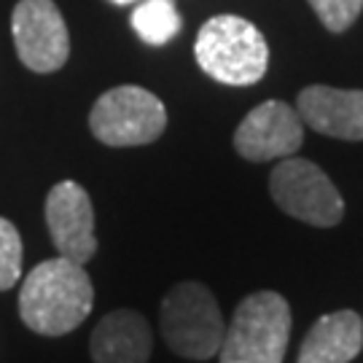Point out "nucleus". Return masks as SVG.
I'll use <instances>...</instances> for the list:
<instances>
[{"label": "nucleus", "mask_w": 363, "mask_h": 363, "mask_svg": "<svg viewBox=\"0 0 363 363\" xmlns=\"http://www.w3.org/2000/svg\"><path fill=\"white\" fill-rule=\"evenodd\" d=\"M94 288L84 264L57 256L40 261L19 288V315L30 331L62 337L89 318Z\"/></svg>", "instance_id": "obj_1"}, {"label": "nucleus", "mask_w": 363, "mask_h": 363, "mask_svg": "<svg viewBox=\"0 0 363 363\" xmlns=\"http://www.w3.org/2000/svg\"><path fill=\"white\" fill-rule=\"evenodd\" d=\"M194 54L199 67L226 86H250L269 67V46L261 30L234 13L213 16L199 27Z\"/></svg>", "instance_id": "obj_2"}, {"label": "nucleus", "mask_w": 363, "mask_h": 363, "mask_svg": "<svg viewBox=\"0 0 363 363\" xmlns=\"http://www.w3.org/2000/svg\"><path fill=\"white\" fill-rule=\"evenodd\" d=\"M291 337V307L280 294L242 298L220 342V363H283Z\"/></svg>", "instance_id": "obj_3"}, {"label": "nucleus", "mask_w": 363, "mask_h": 363, "mask_svg": "<svg viewBox=\"0 0 363 363\" xmlns=\"http://www.w3.org/2000/svg\"><path fill=\"white\" fill-rule=\"evenodd\" d=\"M162 334L181 358H213L226 334L216 296L202 283H178L162 301Z\"/></svg>", "instance_id": "obj_4"}, {"label": "nucleus", "mask_w": 363, "mask_h": 363, "mask_svg": "<svg viewBox=\"0 0 363 363\" xmlns=\"http://www.w3.org/2000/svg\"><path fill=\"white\" fill-rule=\"evenodd\" d=\"M164 127H167L164 103L154 91L132 84L108 89L89 113L91 135L100 143L113 148L154 143L162 138Z\"/></svg>", "instance_id": "obj_5"}, {"label": "nucleus", "mask_w": 363, "mask_h": 363, "mask_svg": "<svg viewBox=\"0 0 363 363\" xmlns=\"http://www.w3.org/2000/svg\"><path fill=\"white\" fill-rule=\"evenodd\" d=\"M269 194L291 218L310 226H337L345 216V199L323 169L310 159L286 156L269 175Z\"/></svg>", "instance_id": "obj_6"}, {"label": "nucleus", "mask_w": 363, "mask_h": 363, "mask_svg": "<svg viewBox=\"0 0 363 363\" xmlns=\"http://www.w3.org/2000/svg\"><path fill=\"white\" fill-rule=\"evenodd\" d=\"M11 35L22 65L54 73L70 57V35L54 0H19L11 13Z\"/></svg>", "instance_id": "obj_7"}, {"label": "nucleus", "mask_w": 363, "mask_h": 363, "mask_svg": "<svg viewBox=\"0 0 363 363\" xmlns=\"http://www.w3.org/2000/svg\"><path fill=\"white\" fill-rule=\"evenodd\" d=\"M304 143V121L283 100L256 105L234 132V151L247 162H272L294 156Z\"/></svg>", "instance_id": "obj_8"}, {"label": "nucleus", "mask_w": 363, "mask_h": 363, "mask_svg": "<svg viewBox=\"0 0 363 363\" xmlns=\"http://www.w3.org/2000/svg\"><path fill=\"white\" fill-rule=\"evenodd\" d=\"M46 226L60 256L86 264L97 253L94 208L84 186L73 181L57 183L46 196Z\"/></svg>", "instance_id": "obj_9"}, {"label": "nucleus", "mask_w": 363, "mask_h": 363, "mask_svg": "<svg viewBox=\"0 0 363 363\" xmlns=\"http://www.w3.org/2000/svg\"><path fill=\"white\" fill-rule=\"evenodd\" d=\"M298 116L320 135L339 140H363V89L307 86L298 91Z\"/></svg>", "instance_id": "obj_10"}, {"label": "nucleus", "mask_w": 363, "mask_h": 363, "mask_svg": "<svg viewBox=\"0 0 363 363\" xmlns=\"http://www.w3.org/2000/svg\"><path fill=\"white\" fill-rule=\"evenodd\" d=\"M154 347L151 328L140 312H108L91 331V361L94 363H145Z\"/></svg>", "instance_id": "obj_11"}, {"label": "nucleus", "mask_w": 363, "mask_h": 363, "mask_svg": "<svg viewBox=\"0 0 363 363\" xmlns=\"http://www.w3.org/2000/svg\"><path fill=\"white\" fill-rule=\"evenodd\" d=\"M363 347V320L358 312L323 315L301 342L296 363H350Z\"/></svg>", "instance_id": "obj_12"}, {"label": "nucleus", "mask_w": 363, "mask_h": 363, "mask_svg": "<svg viewBox=\"0 0 363 363\" xmlns=\"http://www.w3.org/2000/svg\"><path fill=\"white\" fill-rule=\"evenodd\" d=\"M132 27L145 43L164 46L181 33V13L175 0H143L132 11Z\"/></svg>", "instance_id": "obj_13"}, {"label": "nucleus", "mask_w": 363, "mask_h": 363, "mask_svg": "<svg viewBox=\"0 0 363 363\" xmlns=\"http://www.w3.org/2000/svg\"><path fill=\"white\" fill-rule=\"evenodd\" d=\"M22 277V237L9 218H0V291H9Z\"/></svg>", "instance_id": "obj_14"}, {"label": "nucleus", "mask_w": 363, "mask_h": 363, "mask_svg": "<svg viewBox=\"0 0 363 363\" xmlns=\"http://www.w3.org/2000/svg\"><path fill=\"white\" fill-rule=\"evenodd\" d=\"M328 33H345L361 16L363 0H307Z\"/></svg>", "instance_id": "obj_15"}, {"label": "nucleus", "mask_w": 363, "mask_h": 363, "mask_svg": "<svg viewBox=\"0 0 363 363\" xmlns=\"http://www.w3.org/2000/svg\"><path fill=\"white\" fill-rule=\"evenodd\" d=\"M111 3H116V6H127V3H135V0H111Z\"/></svg>", "instance_id": "obj_16"}]
</instances>
